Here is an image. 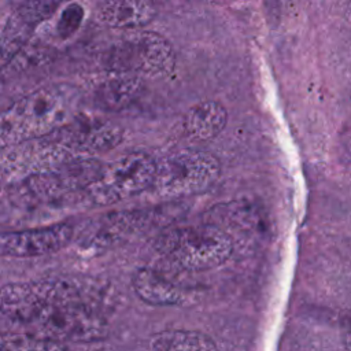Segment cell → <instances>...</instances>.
Returning <instances> with one entry per match:
<instances>
[{
  "label": "cell",
  "instance_id": "obj_13",
  "mask_svg": "<svg viewBox=\"0 0 351 351\" xmlns=\"http://www.w3.org/2000/svg\"><path fill=\"white\" fill-rule=\"evenodd\" d=\"M140 75L128 73H110L93 90V103L106 111H119L128 107L141 92Z\"/></svg>",
  "mask_w": 351,
  "mask_h": 351
},
{
  "label": "cell",
  "instance_id": "obj_15",
  "mask_svg": "<svg viewBox=\"0 0 351 351\" xmlns=\"http://www.w3.org/2000/svg\"><path fill=\"white\" fill-rule=\"evenodd\" d=\"M151 351H218L215 341L203 332L191 329H167L149 341Z\"/></svg>",
  "mask_w": 351,
  "mask_h": 351
},
{
  "label": "cell",
  "instance_id": "obj_8",
  "mask_svg": "<svg viewBox=\"0 0 351 351\" xmlns=\"http://www.w3.org/2000/svg\"><path fill=\"white\" fill-rule=\"evenodd\" d=\"M122 129L110 121L92 115H77L56 130L55 141L78 152H103L122 140Z\"/></svg>",
  "mask_w": 351,
  "mask_h": 351
},
{
  "label": "cell",
  "instance_id": "obj_7",
  "mask_svg": "<svg viewBox=\"0 0 351 351\" xmlns=\"http://www.w3.org/2000/svg\"><path fill=\"white\" fill-rule=\"evenodd\" d=\"M74 234L66 222L41 228L0 232V256L32 258L56 252L66 247Z\"/></svg>",
  "mask_w": 351,
  "mask_h": 351
},
{
  "label": "cell",
  "instance_id": "obj_16",
  "mask_svg": "<svg viewBox=\"0 0 351 351\" xmlns=\"http://www.w3.org/2000/svg\"><path fill=\"white\" fill-rule=\"evenodd\" d=\"M0 351H67L64 344L33 335L0 333Z\"/></svg>",
  "mask_w": 351,
  "mask_h": 351
},
{
  "label": "cell",
  "instance_id": "obj_1",
  "mask_svg": "<svg viewBox=\"0 0 351 351\" xmlns=\"http://www.w3.org/2000/svg\"><path fill=\"white\" fill-rule=\"evenodd\" d=\"M44 304L32 321L40 337L53 341H92L106 335L99 302L77 280H43Z\"/></svg>",
  "mask_w": 351,
  "mask_h": 351
},
{
  "label": "cell",
  "instance_id": "obj_18",
  "mask_svg": "<svg viewBox=\"0 0 351 351\" xmlns=\"http://www.w3.org/2000/svg\"><path fill=\"white\" fill-rule=\"evenodd\" d=\"M343 344H344L346 351H351V330H350V332H347V333L344 335Z\"/></svg>",
  "mask_w": 351,
  "mask_h": 351
},
{
  "label": "cell",
  "instance_id": "obj_19",
  "mask_svg": "<svg viewBox=\"0 0 351 351\" xmlns=\"http://www.w3.org/2000/svg\"><path fill=\"white\" fill-rule=\"evenodd\" d=\"M1 185H3V176L0 174V189H1Z\"/></svg>",
  "mask_w": 351,
  "mask_h": 351
},
{
  "label": "cell",
  "instance_id": "obj_2",
  "mask_svg": "<svg viewBox=\"0 0 351 351\" xmlns=\"http://www.w3.org/2000/svg\"><path fill=\"white\" fill-rule=\"evenodd\" d=\"M73 95L66 88H38L0 112V148L56 132L69 121Z\"/></svg>",
  "mask_w": 351,
  "mask_h": 351
},
{
  "label": "cell",
  "instance_id": "obj_17",
  "mask_svg": "<svg viewBox=\"0 0 351 351\" xmlns=\"http://www.w3.org/2000/svg\"><path fill=\"white\" fill-rule=\"evenodd\" d=\"M82 19H84V8L77 3L67 4L66 8L62 11L56 23L58 36L62 38H67L73 36L81 26Z\"/></svg>",
  "mask_w": 351,
  "mask_h": 351
},
{
  "label": "cell",
  "instance_id": "obj_14",
  "mask_svg": "<svg viewBox=\"0 0 351 351\" xmlns=\"http://www.w3.org/2000/svg\"><path fill=\"white\" fill-rule=\"evenodd\" d=\"M228 111L214 100H204L189 108L184 118V132L195 141L215 138L226 126Z\"/></svg>",
  "mask_w": 351,
  "mask_h": 351
},
{
  "label": "cell",
  "instance_id": "obj_5",
  "mask_svg": "<svg viewBox=\"0 0 351 351\" xmlns=\"http://www.w3.org/2000/svg\"><path fill=\"white\" fill-rule=\"evenodd\" d=\"M156 159L149 154L128 152L100 167L95 180L85 188L90 202L110 206L136 196L152 186Z\"/></svg>",
  "mask_w": 351,
  "mask_h": 351
},
{
  "label": "cell",
  "instance_id": "obj_12",
  "mask_svg": "<svg viewBox=\"0 0 351 351\" xmlns=\"http://www.w3.org/2000/svg\"><path fill=\"white\" fill-rule=\"evenodd\" d=\"M134 293L152 306H181L188 295L184 289L152 269L141 267L132 277Z\"/></svg>",
  "mask_w": 351,
  "mask_h": 351
},
{
  "label": "cell",
  "instance_id": "obj_10",
  "mask_svg": "<svg viewBox=\"0 0 351 351\" xmlns=\"http://www.w3.org/2000/svg\"><path fill=\"white\" fill-rule=\"evenodd\" d=\"M43 303V281L11 282L0 288V311L12 321L30 325Z\"/></svg>",
  "mask_w": 351,
  "mask_h": 351
},
{
  "label": "cell",
  "instance_id": "obj_4",
  "mask_svg": "<svg viewBox=\"0 0 351 351\" xmlns=\"http://www.w3.org/2000/svg\"><path fill=\"white\" fill-rule=\"evenodd\" d=\"M219 160L210 152L180 149L156 160L152 189L160 197H185L200 193L217 182Z\"/></svg>",
  "mask_w": 351,
  "mask_h": 351
},
{
  "label": "cell",
  "instance_id": "obj_9",
  "mask_svg": "<svg viewBox=\"0 0 351 351\" xmlns=\"http://www.w3.org/2000/svg\"><path fill=\"white\" fill-rule=\"evenodd\" d=\"M59 3L56 1H26L21 4L8 18L0 36V58L12 59L29 41L34 29L53 15Z\"/></svg>",
  "mask_w": 351,
  "mask_h": 351
},
{
  "label": "cell",
  "instance_id": "obj_11",
  "mask_svg": "<svg viewBox=\"0 0 351 351\" xmlns=\"http://www.w3.org/2000/svg\"><path fill=\"white\" fill-rule=\"evenodd\" d=\"M156 15V8L148 1L108 0L96 7L100 23L115 29H136L148 25Z\"/></svg>",
  "mask_w": 351,
  "mask_h": 351
},
{
  "label": "cell",
  "instance_id": "obj_3",
  "mask_svg": "<svg viewBox=\"0 0 351 351\" xmlns=\"http://www.w3.org/2000/svg\"><path fill=\"white\" fill-rule=\"evenodd\" d=\"M155 248L189 271H202L226 262L233 252L230 236L214 225L170 229L160 233Z\"/></svg>",
  "mask_w": 351,
  "mask_h": 351
},
{
  "label": "cell",
  "instance_id": "obj_6",
  "mask_svg": "<svg viewBox=\"0 0 351 351\" xmlns=\"http://www.w3.org/2000/svg\"><path fill=\"white\" fill-rule=\"evenodd\" d=\"M110 73L169 74L176 67V52L159 33L137 32L117 41L106 55Z\"/></svg>",
  "mask_w": 351,
  "mask_h": 351
}]
</instances>
